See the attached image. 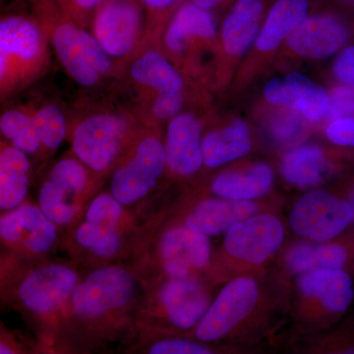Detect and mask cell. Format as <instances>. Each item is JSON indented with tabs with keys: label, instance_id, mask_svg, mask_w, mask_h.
Listing matches in <instances>:
<instances>
[{
	"label": "cell",
	"instance_id": "cell-11",
	"mask_svg": "<svg viewBox=\"0 0 354 354\" xmlns=\"http://www.w3.org/2000/svg\"><path fill=\"white\" fill-rule=\"evenodd\" d=\"M354 164V149L295 147L281 158V171L286 183L301 189L319 188Z\"/></svg>",
	"mask_w": 354,
	"mask_h": 354
},
{
	"label": "cell",
	"instance_id": "cell-43",
	"mask_svg": "<svg viewBox=\"0 0 354 354\" xmlns=\"http://www.w3.org/2000/svg\"><path fill=\"white\" fill-rule=\"evenodd\" d=\"M223 1H225V0H191V2H193L195 6L209 11L211 10V9L216 8V6H220L221 2Z\"/></svg>",
	"mask_w": 354,
	"mask_h": 354
},
{
	"label": "cell",
	"instance_id": "cell-8",
	"mask_svg": "<svg viewBox=\"0 0 354 354\" xmlns=\"http://www.w3.org/2000/svg\"><path fill=\"white\" fill-rule=\"evenodd\" d=\"M90 174L75 156L62 158L51 167L39 189L38 206L57 227H66L76 218Z\"/></svg>",
	"mask_w": 354,
	"mask_h": 354
},
{
	"label": "cell",
	"instance_id": "cell-40",
	"mask_svg": "<svg viewBox=\"0 0 354 354\" xmlns=\"http://www.w3.org/2000/svg\"><path fill=\"white\" fill-rule=\"evenodd\" d=\"M140 1L143 8L148 11L149 15L157 17L177 9L183 0H140Z\"/></svg>",
	"mask_w": 354,
	"mask_h": 354
},
{
	"label": "cell",
	"instance_id": "cell-18",
	"mask_svg": "<svg viewBox=\"0 0 354 354\" xmlns=\"http://www.w3.org/2000/svg\"><path fill=\"white\" fill-rule=\"evenodd\" d=\"M202 137L201 121L194 114L180 113L169 120L165 149L171 174L189 177L201 169Z\"/></svg>",
	"mask_w": 354,
	"mask_h": 354
},
{
	"label": "cell",
	"instance_id": "cell-4",
	"mask_svg": "<svg viewBox=\"0 0 354 354\" xmlns=\"http://www.w3.org/2000/svg\"><path fill=\"white\" fill-rule=\"evenodd\" d=\"M138 293L136 279L120 266H106L79 281L70 299L74 315L97 321L128 308Z\"/></svg>",
	"mask_w": 354,
	"mask_h": 354
},
{
	"label": "cell",
	"instance_id": "cell-27",
	"mask_svg": "<svg viewBox=\"0 0 354 354\" xmlns=\"http://www.w3.org/2000/svg\"><path fill=\"white\" fill-rule=\"evenodd\" d=\"M29 156L10 145L0 148V211L10 212L24 204L30 187Z\"/></svg>",
	"mask_w": 354,
	"mask_h": 354
},
{
	"label": "cell",
	"instance_id": "cell-35",
	"mask_svg": "<svg viewBox=\"0 0 354 354\" xmlns=\"http://www.w3.org/2000/svg\"><path fill=\"white\" fill-rule=\"evenodd\" d=\"M319 349L328 353L354 354V318L349 319L339 329L324 335Z\"/></svg>",
	"mask_w": 354,
	"mask_h": 354
},
{
	"label": "cell",
	"instance_id": "cell-36",
	"mask_svg": "<svg viewBox=\"0 0 354 354\" xmlns=\"http://www.w3.org/2000/svg\"><path fill=\"white\" fill-rule=\"evenodd\" d=\"M151 354H209L211 348L200 342L183 339H169L156 342L149 348Z\"/></svg>",
	"mask_w": 354,
	"mask_h": 354
},
{
	"label": "cell",
	"instance_id": "cell-25",
	"mask_svg": "<svg viewBox=\"0 0 354 354\" xmlns=\"http://www.w3.org/2000/svg\"><path fill=\"white\" fill-rule=\"evenodd\" d=\"M216 34V23L212 13L188 1L174 11L165 30V46L171 55H181L189 41L195 39L209 41L215 38Z\"/></svg>",
	"mask_w": 354,
	"mask_h": 354
},
{
	"label": "cell",
	"instance_id": "cell-31",
	"mask_svg": "<svg viewBox=\"0 0 354 354\" xmlns=\"http://www.w3.org/2000/svg\"><path fill=\"white\" fill-rule=\"evenodd\" d=\"M43 149L55 151L62 146L67 136L68 127L62 109L55 104H44L32 109Z\"/></svg>",
	"mask_w": 354,
	"mask_h": 354
},
{
	"label": "cell",
	"instance_id": "cell-41",
	"mask_svg": "<svg viewBox=\"0 0 354 354\" xmlns=\"http://www.w3.org/2000/svg\"><path fill=\"white\" fill-rule=\"evenodd\" d=\"M339 194L342 195L346 200H348L349 204H351V209H353V225H354V176L351 177V179L342 186L341 192Z\"/></svg>",
	"mask_w": 354,
	"mask_h": 354
},
{
	"label": "cell",
	"instance_id": "cell-6",
	"mask_svg": "<svg viewBox=\"0 0 354 354\" xmlns=\"http://www.w3.org/2000/svg\"><path fill=\"white\" fill-rule=\"evenodd\" d=\"M167 169L165 144L153 135L142 137L111 176V193L124 207L143 200Z\"/></svg>",
	"mask_w": 354,
	"mask_h": 354
},
{
	"label": "cell",
	"instance_id": "cell-20",
	"mask_svg": "<svg viewBox=\"0 0 354 354\" xmlns=\"http://www.w3.org/2000/svg\"><path fill=\"white\" fill-rule=\"evenodd\" d=\"M158 300L169 323L181 330L197 327L209 306L208 293L194 278L169 279Z\"/></svg>",
	"mask_w": 354,
	"mask_h": 354
},
{
	"label": "cell",
	"instance_id": "cell-1",
	"mask_svg": "<svg viewBox=\"0 0 354 354\" xmlns=\"http://www.w3.org/2000/svg\"><path fill=\"white\" fill-rule=\"evenodd\" d=\"M50 46L37 15L0 12V102L19 94L46 73Z\"/></svg>",
	"mask_w": 354,
	"mask_h": 354
},
{
	"label": "cell",
	"instance_id": "cell-19",
	"mask_svg": "<svg viewBox=\"0 0 354 354\" xmlns=\"http://www.w3.org/2000/svg\"><path fill=\"white\" fill-rule=\"evenodd\" d=\"M286 264L291 272L304 274L316 269L354 272V230L325 242H301L291 247Z\"/></svg>",
	"mask_w": 354,
	"mask_h": 354
},
{
	"label": "cell",
	"instance_id": "cell-22",
	"mask_svg": "<svg viewBox=\"0 0 354 354\" xmlns=\"http://www.w3.org/2000/svg\"><path fill=\"white\" fill-rule=\"evenodd\" d=\"M258 211L251 201L208 198L198 202L185 216L184 225L205 235L227 232L232 225Z\"/></svg>",
	"mask_w": 354,
	"mask_h": 354
},
{
	"label": "cell",
	"instance_id": "cell-12",
	"mask_svg": "<svg viewBox=\"0 0 354 354\" xmlns=\"http://www.w3.org/2000/svg\"><path fill=\"white\" fill-rule=\"evenodd\" d=\"M78 272L64 264L41 266L25 277L18 288V298L25 309L46 317L59 311L71 299L78 286Z\"/></svg>",
	"mask_w": 354,
	"mask_h": 354
},
{
	"label": "cell",
	"instance_id": "cell-15",
	"mask_svg": "<svg viewBox=\"0 0 354 354\" xmlns=\"http://www.w3.org/2000/svg\"><path fill=\"white\" fill-rule=\"evenodd\" d=\"M160 257L169 278H193V274L203 271L209 265V236L184 225L172 227L160 239Z\"/></svg>",
	"mask_w": 354,
	"mask_h": 354
},
{
	"label": "cell",
	"instance_id": "cell-46",
	"mask_svg": "<svg viewBox=\"0 0 354 354\" xmlns=\"http://www.w3.org/2000/svg\"><path fill=\"white\" fill-rule=\"evenodd\" d=\"M1 147H2V146H1V145H0V148H1Z\"/></svg>",
	"mask_w": 354,
	"mask_h": 354
},
{
	"label": "cell",
	"instance_id": "cell-23",
	"mask_svg": "<svg viewBox=\"0 0 354 354\" xmlns=\"http://www.w3.org/2000/svg\"><path fill=\"white\" fill-rule=\"evenodd\" d=\"M274 184V172L269 165L256 162L218 174L211 184L216 196L239 201H252L267 194Z\"/></svg>",
	"mask_w": 354,
	"mask_h": 354
},
{
	"label": "cell",
	"instance_id": "cell-5",
	"mask_svg": "<svg viewBox=\"0 0 354 354\" xmlns=\"http://www.w3.org/2000/svg\"><path fill=\"white\" fill-rule=\"evenodd\" d=\"M305 316L313 328L327 329L337 323L353 304L354 288L351 272L316 269L300 274L297 283Z\"/></svg>",
	"mask_w": 354,
	"mask_h": 354
},
{
	"label": "cell",
	"instance_id": "cell-30",
	"mask_svg": "<svg viewBox=\"0 0 354 354\" xmlns=\"http://www.w3.org/2000/svg\"><path fill=\"white\" fill-rule=\"evenodd\" d=\"M76 243L92 255L109 259L122 248V237L118 227L84 220L74 234Z\"/></svg>",
	"mask_w": 354,
	"mask_h": 354
},
{
	"label": "cell",
	"instance_id": "cell-32",
	"mask_svg": "<svg viewBox=\"0 0 354 354\" xmlns=\"http://www.w3.org/2000/svg\"><path fill=\"white\" fill-rule=\"evenodd\" d=\"M125 207L111 192L97 195L88 204L85 220L118 227L125 215Z\"/></svg>",
	"mask_w": 354,
	"mask_h": 354
},
{
	"label": "cell",
	"instance_id": "cell-38",
	"mask_svg": "<svg viewBox=\"0 0 354 354\" xmlns=\"http://www.w3.org/2000/svg\"><path fill=\"white\" fill-rule=\"evenodd\" d=\"M326 136L335 145L354 149V116L330 121L326 127Z\"/></svg>",
	"mask_w": 354,
	"mask_h": 354
},
{
	"label": "cell",
	"instance_id": "cell-29",
	"mask_svg": "<svg viewBox=\"0 0 354 354\" xmlns=\"http://www.w3.org/2000/svg\"><path fill=\"white\" fill-rule=\"evenodd\" d=\"M0 135L9 145L26 155H36L43 150L31 109L15 106L0 113Z\"/></svg>",
	"mask_w": 354,
	"mask_h": 354
},
{
	"label": "cell",
	"instance_id": "cell-28",
	"mask_svg": "<svg viewBox=\"0 0 354 354\" xmlns=\"http://www.w3.org/2000/svg\"><path fill=\"white\" fill-rule=\"evenodd\" d=\"M132 81L156 93L183 91L184 80L176 67L157 50H148L133 60L129 68Z\"/></svg>",
	"mask_w": 354,
	"mask_h": 354
},
{
	"label": "cell",
	"instance_id": "cell-13",
	"mask_svg": "<svg viewBox=\"0 0 354 354\" xmlns=\"http://www.w3.org/2000/svg\"><path fill=\"white\" fill-rule=\"evenodd\" d=\"M285 239V228L278 216L260 214L235 223L225 232V252L235 260L249 265L267 262Z\"/></svg>",
	"mask_w": 354,
	"mask_h": 354
},
{
	"label": "cell",
	"instance_id": "cell-45",
	"mask_svg": "<svg viewBox=\"0 0 354 354\" xmlns=\"http://www.w3.org/2000/svg\"><path fill=\"white\" fill-rule=\"evenodd\" d=\"M344 3L348 4V6H354V0H342Z\"/></svg>",
	"mask_w": 354,
	"mask_h": 354
},
{
	"label": "cell",
	"instance_id": "cell-39",
	"mask_svg": "<svg viewBox=\"0 0 354 354\" xmlns=\"http://www.w3.org/2000/svg\"><path fill=\"white\" fill-rule=\"evenodd\" d=\"M72 19L84 23L92 19L97 7L104 0H57Z\"/></svg>",
	"mask_w": 354,
	"mask_h": 354
},
{
	"label": "cell",
	"instance_id": "cell-42",
	"mask_svg": "<svg viewBox=\"0 0 354 354\" xmlns=\"http://www.w3.org/2000/svg\"><path fill=\"white\" fill-rule=\"evenodd\" d=\"M335 78L344 85L351 86L354 87V66L351 67L346 71L342 72L339 75L335 76Z\"/></svg>",
	"mask_w": 354,
	"mask_h": 354
},
{
	"label": "cell",
	"instance_id": "cell-21",
	"mask_svg": "<svg viewBox=\"0 0 354 354\" xmlns=\"http://www.w3.org/2000/svg\"><path fill=\"white\" fill-rule=\"evenodd\" d=\"M264 0H237L221 26V39L228 57L239 59L255 43L264 16Z\"/></svg>",
	"mask_w": 354,
	"mask_h": 354
},
{
	"label": "cell",
	"instance_id": "cell-34",
	"mask_svg": "<svg viewBox=\"0 0 354 354\" xmlns=\"http://www.w3.org/2000/svg\"><path fill=\"white\" fill-rule=\"evenodd\" d=\"M329 106L326 118L333 121L354 116V87L337 86L328 93Z\"/></svg>",
	"mask_w": 354,
	"mask_h": 354
},
{
	"label": "cell",
	"instance_id": "cell-2",
	"mask_svg": "<svg viewBox=\"0 0 354 354\" xmlns=\"http://www.w3.org/2000/svg\"><path fill=\"white\" fill-rule=\"evenodd\" d=\"M36 15L46 28L55 57L72 81L84 88H94L109 78L114 60L92 32L72 19L64 9L62 17L55 21L44 13Z\"/></svg>",
	"mask_w": 354,
	"mask_h": 354
},
{
	"label": "cell",
	"instance_id": "cell-33",
	"mask_svg": "<svg viewBox=\"0 0 354 354\" xmlns=\"http://www.w3.org/2000/svg\"><path fill=\"white\" fill-rule=\"evenodd\" d=\"M302 118L297 111L281 109L270 118V134L279 143H288L301 131Z\"/></svg>",
	"mask_w": 354,
	"mask_h": 354
},
{
	"label": "cell",
	"instance_id": "cell-14",
	"mask_svg": "<svg viewBox=\"0 0 354 354\" xmlns=\"http://www.w3.org/2000/svg\"><path fill=\"white\" fill-rule=\"evenodd\" d=\"M57 225L39 206L24 203L0 218V239L27 256H44L57 245Z\"/></svg>",
	"mask_w": 354,
	"mask_h": 354
},
{
	"label": "cell",
	"instance_id": "cell-10",
	"mask_svg": "<svg viewBox=\"0 0 354 354\" xmlns=\"http://www.w3.org/2000/svg\"><path fill=\"white\" fill-rule=\"evenodd\" d=\"M258 300L259 288L252 278L232 279L221 290L198 324L196 339L201 342L223 339L252 313Z\"/></svg>",
	"mask_w": 354,
	"mask_h": 354
},
{
	"label": "cell",
	"instance_id": "cell-7",
	"mask_svg": "<svg viewBox=\"0 0 354 354\" xmlns=\"http://www.w3.org/2000/svg\"><path fill=\"white\" fill-rule=\"evenodd\" d=\"M353 220V209L346 198L334 191L315 188L293 206L290 225L302 239L325 242L346 232Z\"/></svg>",
	"mask_w": 354,
	"mask_h": 354
},
{
	"label": "cell",
	"instance_id": "cell-37",
	"mask_svg": "<svg viewBox=\"0 0 354 354\" xmlns=\"http://www.w3.org/2000/svg\"><path fill=\"white\" fill-rule=\"evenodd\" d=\"M183 104V91L157 93L152 104V113L158 120H171L181 113Z\"/></svg>",
	"mask_w": 354,
	"mask_h": 354
},
{
	"label": "cell",
	"instance_id": "cell-3",
	"mask_svg": "<svg viewBox=\"0 0 354 354\" xmlns=\"http://www.w3.org/2000/svg\"><path fill=\"white\" fill-rule=\"evenodd\" d=\"M131 133V123L123 114L113 111L88 114L72 131V151L88 171L104 174L124 152Z\"/></svg>",
	"mask_w": 354,
	"mask_h": 354
},
{
	"label": "cell",
	"instance_id": "cell-44",
	"mask_svg": "<svg viewBox=\"0 0 354 354\" xmlns=\"http://www.w3.org/2000/svg\"><path fill=\"white\" fill-rule=\"evenodd\" d=\"M15 353L13 348H11L8 344L0 339V354H11Z\"/></svg>",
	"mask_w": 354,
	"mask_h": 354
},
{
	"label": "cell",
	"instance_id": "cell-9",
	"mask_svg": "<svg viewBox=\"0 0 354 354\" xmlns=\"http://www.w3.org/2000/svg\"><path fill=\"white\" fill-rule=\"evenodd\" d=\"M140 0H104L92 18V34L102 50L115 59L129 57L143 28Z\"/></svg>",
	"mask_w": 354,
	"mask_h": 354
},
{
	"label": "cell",
	"instance_id": "cell-16",
	"mask_svg": "<svg viewBox=\"0 0 354 354\" xmlns=\"http://www.w3.org/2000/svg\"><path fill=\"white\" fill-rule=\"evenodd\" d=\"M351 31L332 14L307 16L286 39L288 48L298 57L322 60L332 57L348 43Z\"/></svg>",
	"mask_w": 354,
	"mask_h": 354
},
{
	"label": "cell",
	"instance_id": "cell-17",
	"mask_svg": "<svg viewBox=\"0 0 354 354\" xmlns=\"http://www.w3.org/2000/svg\"><path fill=\"white\" fill-rule=\"evenodd\" d=\"M263 93L269 104L297 111L311 122H319L327 115L328 93L304 74L293 72L272 79Z\"/></svg>",
	"mask_w": 354,
	"mask_h": 354
},
{
	"label": "cell",
	"instance_id": "cell-24",
	"mask_svg": "<svg viewBox=\"0 0 354 354\" xmlns=\"http://www.w3.org/2000/svg\"><path fill=\"white\" fill-rule=\"evenodd\" d=\"M252 148L250 128L237 118L225 127L212 130L202 137L203 165L216 169L243 158Z\"/></svg>",
	"mask_w": 354,
	"mask_h": 354
},
{
	"label": "cell",
	"instance_id": "cell-26",
	"mask_svg": "<svg viewBox=\"0 0 354 354\" xmlns=\"http://www.w3.org/2000/svg\"><path fill=\"white\" fill-rule=\"evenodd\" d=\"M309 0H277L261 26L254 46L260 53L278 50L308 16Z\"/></svg>",
	"mask_w": 354,
	"mask_h": 354
}]
</instances>
